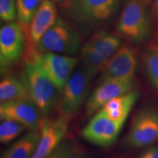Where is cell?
<instances>
[{
	"label": "cell",
	"instance_id": "obj_16",
	"mask_svg": "<svg viewBox=\"0 0 158 158\" xmlns=\"http://www.w3.org/2000/svg\"><path fill=\"white\" fill-rule=\"evenodd\" d=\"M138 98V92L132 91L129 93L114 98L100 110L110 119L124 124Z\"/></svg>",
	"mask_w": 158,
	"mask_h": 158
},
{
	"label": "cell",
	"instance_id": "obj_11",
	"mask_svg": "<svg viewBox=\"0 0 158 158\" xmlns=\"http://www.w3.org/2000/svg\"><path fill=\"white\" fill-rule=\"evenodd\" d=\"M40 63L45 73L61 94L73 73L78 59L70 55L46 53L40 54Z\"/></svg>",
	"mask_w": 158,
	"mask_h": 158
},
{
	"label": "cell",
	"instance_id": "obj_23",
	"mask_svg": "<svg viewBox=\"0 0 158 158\" xmlns=\"http://www.w3.org/2000/svg\"><path fill=\"white\" fill-rule=\"evenodd\" d=\"M0 17L5 22H12L17 17L14 0H0Z\"/></svg>",
	"mask_w": 158,
	"mask_h": 158
},
{
	"label": "cell",
	"instance_id": "obj_4",
	"mask_svg": "<svg viewBox=\"0 0 158 158\" xmlns=\"http://www.w3.org/2000/svg\"><path fill=\"white\" fill-rule=\"evenodd\" d=\"M93 78L83 68L73 73L60 94L58 106L60 117L68 122L76 115L85 103Z\"/></svg>",
	"mask_w": 158,
	"mask_h": 158
},
{
	"label": "cell",
	"instance_id": "obj_13",
	"mask_svg": "<svg viewBox=\"0 0 158 158\" xmlns=\"http://www.w3.org/2000/svg\"><path fill=\"white\" fill-rule=\"evenodd\" d=\"M137 68L135 51L129 46L120 47L101 71V81L108 79H133Z\"/></svg>",
	"mask_w": 158,
	"mask_h": 158
},
{
	"label": "cell",
	"instance_id": "obj_21",
	"mask_svg": "<svg viewBox=\"0 0 158 158\" xmlns=\"http://www.w3.org/2000/svg\"><path fill=\"white\" fill-rule=\"evenodd\" d=\"M43 0H16L17 19L23 27H27Z\"/></svg>",
	"mask_w": 158,
	"mask_h": 158
},
{
	"label": "cell",
	"instance_id": "obj_5",
	"mask_svg": "<svg viewBox=\"0 0 158 158\" xmlns=\"http://www.w3.org/2000/svg\"><path fill=\"white\" fill-rule=\"evenodd\" d=\"M117 29L133 42H141L149 37L150 21L143 0H128L120 15Z\"/></svg>",
	"mask_w": 158,
	"mask_h": 158
},
{
	"label": "cell",
	"instance_id": "obj_12",
	"mask_svg": "<svg viewBox=\"0 0 158 158\" xmlns=\"http://www.w3.org/2000/svg\"><path fill=\"white\" fill-rule=\"evenodd\" d=\"M68 130V121L59 117L45 118L41 124L40 137L31 158H47L64 140Z\"/></svg>",
	"mask_w": 158,
	"mask_h": 158
},
{
	"label": "cell",
	"instance_id": "obj_24",
	"mask_svg": "<svg viewBox=\"0 0 158 158\" xmlns=\"http://www.w3.org/2000/svg\"><path fill=\"white\" fill-rule=\"evenodd\" d=\"M137 158H158V147H152L145 150Z\"/></svg>",
	"mask_w": 158,
	"mask_h": 158
},
{
	"label": "cell",
	"instance_id": "obj_3",
	"mask_svg": "<svg viewBox=\"0 0 158 158\" xmlns=\"http://www.w3.org/2000/svg\"><path fill=\"white\" fill-rule=\"evenodd\" d=\"M81 37L73 27L58 18L37 44L41 54L55 53L65 55L76 54L81 50Z\"/></svg>",
	"mask_w": 158,
	"mask_h": 158
},
{
	"label": "cell",
	"instance_id": "obj_18",
	"mask_svg": "<svg viewBox=\"0 0 158 158\" xmlns=\"http://www.w3.org/2000/svg\"><path fill=\"white\" fill-rule=\"evenodd\" d=\"M40 131H30L13 142L1 158H31L38 144Z\"/></svg>",
	"mask_w": 158,
	"mask_h": 158
},
{
	"label": "cell",
	"instance_id": "obj_19",
	"mask_svg": "<svg viewBox=\"0 0 158 158\" xmlns=\"http://www.w3.org/2000/svg\"><path fill=\"white\" fill-rule=\"evenodd\" d=\"M47 158H89L83 147L73 139H64Z\"/></svg>",
	"mask_w": 158,
	"mask_h": 158
},
{
	"label": "cell",
	"instance_id": "obj_22",
	"mask_svg": "<svg viewBox=\"0 0 158 158\" xmlns=\"http://www.w3.org/2000/svg\"><path fill=\"white\" fill-rule=\"evenodd\" d=\"M0 124V142L8 144L21 135L27 128L22 124L12 119H2Z\"/></svg>",
	"mask_w": 158,
	"mask_h": 158
},
{
	"label": "cell",
	"instance_id": "obj_9",
	"mask_svg": "<svg viewBox=\"0 0 158 158\" xmlns=\"http://www.w3.org/2000/svg\"><path fill=\"white\" fill-rule=\"evenodd\" d=\"M0 118L14 120L23 124L27 130L40 131L43 116L34 101L26 99L1 102Z\"/></svg>",
	"mask_w": 158,
	"mask_h": 158
},
{
	"label": "cell",
	"instance_id": "obj_15",
	"mask_svg": "<svg viewBox=\"0 0 158 158\" xmlns=\"http://www.w3.org/2000/svg\"><path fill=\"white\" fill-rule=\"evenodd\" d=\"M116 0H75L77 14L88 21H102L111 15Z\"/></svg>",
	"mask_w": 158,
	"mask_h": 158
},
{
	"label": "cell",
	"instance_id": "obj_2",
	"mask_svg": "<svg viewBox=\"0 0 158 158\" xmlns=\"http://www.w3.org/2000/svg\"><path fill=\"white\" fill-rule=\"evenodd\" d=\"M120 45L121 40L115 35L107 31L95 33L81 48L82 68L94 77L101 72Z\"/></svg>",
	"mask_w": 158,
	"mask_h": 158
},
{
	"label": "cell",
	"instance_id": "obj_17",
	"mask_svg": "<svg viewBox=\"0 0 158 158\" xmlns=\"http://www.w3.org/2000/svg\"><path fill=\"white\" fill-rule=\"evenodd\" d=\"M31 100L24 74L20 76H7L0 82V101Z\"/></svg>",
	"mask_w": 158,
	"mask_h": 158
},
{
	"label": "cell",
	"instance_id": "obj_25",
	"mask_svg": "<svg viewBox=\"0 0 158 158\" xmlns=\"http://www.w3.org/2000/svg\"><path fill=\"white\" fill-rule=\"evenodd\" d=\"M143 1L144 2H148L151 1V0H143Z\"/></svg>",
	"mask_w": 158,
	"mask_h": 158
},
{
	"label": "cell",
	"instance_id": "obj_26",
	"mask_svg": "<svg viewBox=\"0 0 158 158\" xmlns=\"http://www.w3.org/2000/svg\"><path fill=\"white\" fill-rule=\"evenodd\" d=\"M157 10H158V0H157Z\"/></svg>",
	"mask_w": 158,
	"mask_h": 158
},
{
	"label": "cell",
	"instance_id": "obj_6",
	"mask_svg": "<svg viewBox=\"0 0 158 158\" xmlns=\"http://www.w3.org/2000/svg\"><path fill=\"white\" fill-rule=\"evenodd\" d=\"M158 140V110L145 109L135 116L124 143L130 149L151 145Z\"/></svg>",
	"mask_w": 158,
	"mask_h": 158
},
{
	"label": "cell",
	"instance_id": "obj_7",
	"mask_svg": "<svg viewBox=\"0 0 158 158\" xmlns=\"http://www.w3.org/2000/svg\"><path fill=\"white\" fill-rule=\"evenodd\" d=\"M25 31L19 23L10 22L0 30V66L2 73L17 62L23 54Z\"/></svg>",
	"mask_w": 158,
	"mask_h": 158
},
{
	"label": "cell",
	"instance_id": "obj_10",
	"mask_svg": "<svg viewBox=\"0 0 158 158\" xmlns=\"http://www.w3.org/2000/svg\"><path fill=\"white\" fill-rule=\"evenodd\" d=\"M134 84V78L101 81L86 100L85 115L88 117L92 116L114 98L132 92Z\"/></svg>",
	"mask_w": 158,
	"mask_h": 158
},
{
	"label": "cell",
	"instance_id": "obj_14",
	"mask_svg": "<svg viewBox=\"0 0 158 158\" xmlns=\"http://www.w3.org/2000/svg\"><path fill=\"white\" fill-rule=\"evenodd\" d=\"M56 10L51 0H43L27 27V38L29 43L36 45L43 35L56 23Z\"/></svg>",
	"mask_w": 158,
	"mask_h": 158
},
{
	"label": "cell",
	"instance_id": "obj_1",
	"mask_svg": "<svg viewBox=\"0 0 158 158\" xmlns=\"http://www.w3.org/2000/svg\"><path fill=\"white\" fill-rule=\"evenodd\" d=\"M36 45L27 41L24 53V76L31 99L38 106L43 117L48 118L59 106L60 93L43 71Z\"/></svg>",
	"mask_w": 158,
	"mask_h": 158
},
{
	"label": "cell",
	"instance_id": "obj_8",
	"mask_svg": "<svg viewBox=\"0 0 158 158\" xmlns=\"http://www.w3.org/2000/svg\"><path fill=\"white\" fill-rule=\"evenodd\" d=\"M124 123L114 121L99 110L82 130V138L94 146L108 148L116 143Z\"/></svg>",
	"mask_w": 158,
	"mask_h": 158
},
{
	"label": "cell",
	"instance_id": "obj_20",
	"mask_svg": "<svg viewBox=\"0 0 158 158\" xmlns=\"http://www.w3.org/2000/svg\"><path fill=\"white\" fill-rule=\"evenodd\" d=\"M143 61L148 78L158 91V44L151 45L146 49Z\"/></svg>",
	"mask_w": 158,
	"mask_h": 158
}]
</instances>
